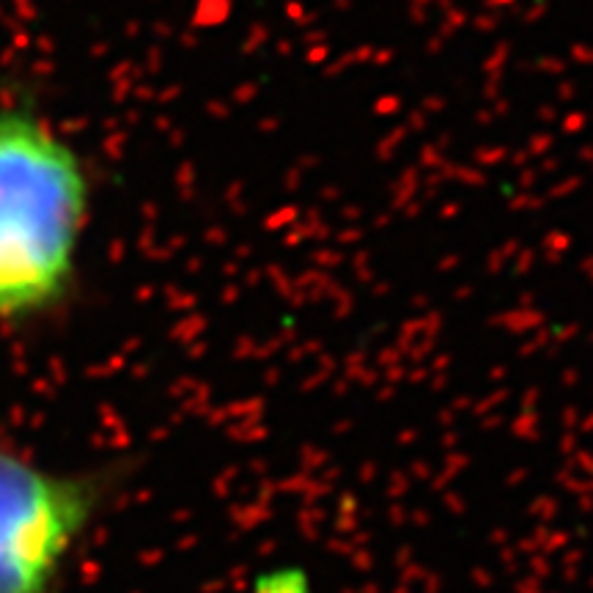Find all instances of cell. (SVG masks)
I'll use <instances>...</instances> for the list:
<instances>
[{
    "label": "cell",
    "instance_id": "1",
    "mask_svg": "<svg viewBox=\"0 0 593 593\" xmlns=\"http://www.w3.org/2000/svg\"><path fill=\"white\" fill-rule=\"evenodd\" d=\"M91 176L44 113L0 104V325L55 311L77 275Z\"/></svg>",
    "mask_w": 593,
    "mask_h": 593
},
{
    "label": "cell",
    "instance_id": "2",
    "mask_svg": "<svg viewBox=\"0 0 593 593\" xmlns=\"http://www.w3.org/2000/svg\"><path fill=\"white\" fill-rule=\"evenodd\" d=\"M137 470L135 456L53 470L0 434V593H64L71 558Z\"/></svg>",
    "mask_w": 593,
    "mask_h": 593
}]
</instances>
